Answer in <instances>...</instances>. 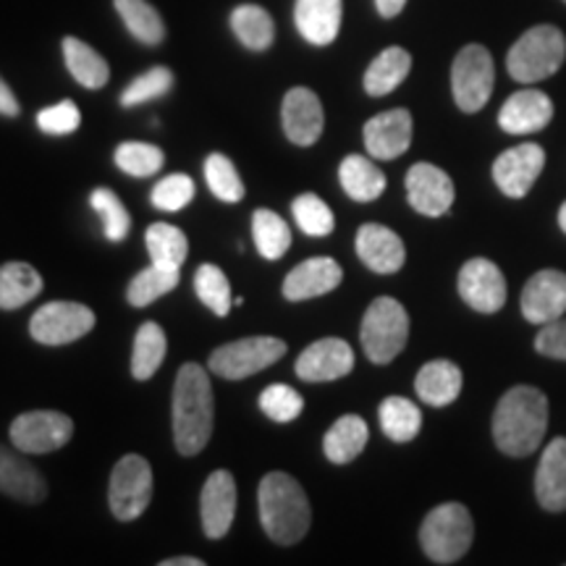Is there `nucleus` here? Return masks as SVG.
<instances>
[{
  "label": "nucleus",
  "instance_id": "1",
  "mask_svg": "<svg viewBox=\"0 0 566 566\" xmlns=\"http://www.w3.org/2000/svg\"><path fill=\"white\" fill-rule=\"evenodd\" d=\"M548 428V399L535 386H514L493 412V441L509 457H530Z\"/></svg>",
  "mask_w": 566,
  "mask_h": 566
},
{
  "label": "nucleus",
  "instance_id": "2",
  "mask_svg": "<svg viewBox=\"0 0 566 566\" xmlns=\"http://www.w3.org/2000/svg\"><path fill=\"white\" fill-rule=\"evenodd\" d=\"M216 420V399L208 373L187 363L174 386V443L184 457H195L208 446Z\"/></svg>",
  "mask_w": 566,
  "mask_h": 566
},
{
  "label": "nucleus",
  "instance_id": "3",
  "mask_svg": "<svg viewBox=\"0 0 566 566\" xmlns=\"http://www.w3.org/2000/svg\"><path fill=\"white\" fill-rule=\"evenodd\" d=\"M260 525L279 546H294L313 525L304 488L286 472H268L258 493Z\"/></svg>",
  "mask_w": 566,
  "mask_h": 566
},
{
  "label": "nucleus",
  "instance_id": "4",
  "mask_svg": "<svg viewBox=\"0 0 566 566\" xmlns=\"http://www.w3.org/2000/svg\"><path fill=\"white\" fill-rule=\"evenodd\" d=\"M566 59V38L551 24H537L527 30L506 55V69L512 80L535 84L554 76Z\"/></svg>",
  "mask_w": 566,
  "mask_h": 566
},
{
  "label": "nucleus",
  "instance_id": "5",
  "mask_svg": "<svg viewBox=\"0 0 566 566\" xmlns=\"http://www.w3.org/2000/svg\"><path fill=\"white\" fill-rule=\"evenodd\" d=\"M475 525L462 504H441L424 516L420 527V546L424 556L436 564H454L472 546Z\"/></svg>",
  "mask_w": 566,
  "mask_h": 566
},
{
  "label": "nucleus",
  "instance_id": "6",
  "mask_svg": "<svg viewBox=\"0 0 566 566\" xmlns=\"http://www.w3.org/2000/svg\"><path fill=\"white\" fill-rule=\"evenodd\" d=\"M367 359L375 365H388L405 352L409 338V315L405 304L391 296H378L363 317L359 328Z\"/></svg>",
  "mask_w": 566,
  "mask_h": 566
},
{
  "label": "nucleus",
  "instance_id": "7",
  "mask_svg": "<svg viewBox=\"0 0 566 566\" xmlns=\"http://www.w3.org/2000/svg\"><path fill=\"white\" fill-rule=\"evenodd\" d=\"M286 342L273 336L239 338V342L218 346V349L210 354L208 367L226 380H244L250 378V375L263 373L271 365L279 363L283 354H286Z\"/></svg>",
  "mask_w": 566,
  "mask_h": 566
},
{
  "label": "nucleus",
  "instance_id": "8",
  "mask_svg": "<svg viewBox=\"0 0 566 566\" xmlns=\"http://www.w3.org/2000/svg\"><path fill=\"white\" fill-rule=\"evenodd\" d=\"M153 499V467L145 457L126 454L111 472L108 504L116 520L132 522L145 514Z\"/></svg>",
  "mask_w": 566,
  "mask_h": 566
},
{
  "label": "nucleus",
  "instance_id": "9",
  "mask_svg": "<svg viewBox=\"0 0 566 566\" xmlns=\"http://www.w3.org/2000/svg\"><path fill=\"white\" fill-rule=\"evenodd\" d=\"M495 84V66L483 45H467L459 51L451 66V90L454 101L464 113H478L491 101Z\"/></svg>",
  "mask_w": 566,
  "mask_h": 566
},
{
  "label": "nucleus",
  "instance_id": "10",
  "mask_svg": "<svg viewBox=\"0 0 566 566\" xmlns=\"http://www.w3.org/2000/svg\"><path fill=\"white\" fill-rule=\"evenodd\" d=\"M95 328V313L80 302H48L30 321V336L42 346H63Z\"/></svg>",
  "mask_w": 566,
  "mask_h": 566
},
{
  "label": "nucleus",
  "instance_id": "11",
  "mask_svg": "<svg viewBox=\"0 0 566 566\" xmlns=\"http://www.w3.org/2000/svg\"><path fill=\"white\" fill-rule=\"evenodd\" d=\"M11 443L13 449L24 454H51L63 449L74 436V422L69 415L51 412V409H38V412H24L11 422Z\"/></svg>",
  "mask_w": 566,
  "mask_h": 566
},
{
  "label": "nucleus",
  "instance_id": "12",
  "mask_svg": "<svg viewBox=\"0 0 566 566\" xmlns=\"http://www.w3.org/2000/svg\"><path fill=\"white\" fill-rule=\"evenodd\" d=\"M546 168V150L535 142H522V145L512 147V150L501 153L493 163V179L495 187L501 189L512 200L525 197L537 176Z\"/></svg>",
  "mask_w": 566,
  "mask_h": 566
},
{
  "label": "nucleus",
  "instance_id": "13",
  "mask_svg": "<svg viewBox=\"0 0 566 566\" xmlns=\"http://www.w3.org/2000/svg\"><path fill=\"white\" fill-rule=\"evenodd\" d=\"M459 296L478 313H499L506 304V279L501 268L485 258L464 263L459 271Z\"/></svg>",
  "mask_w": 566,
  "mask_h": 566
},
{
  "label": "nucleus",
  "instance_id": "14",
  "mask_svg": "<svg viewBox=\"0 0 566 566\" xmlns=\"http://www.w3.org/2000/svg\"><path fill=\"white\" fill-rule=\"evenodd\" d=\"M454 181L433 163H415L407 174L409 205L428 218H441L454 205Z\"/></svg>",
  "mask_w": 566,
  "mask_h": 566
},
{
  "label": "nucleus",
  "instance_id": "15",
  "mask_svg": "<svg viewBox=\"0 0 566 566\" xmlns=\"http://www.w3.org/2000/svg\"><path fill=\"white\" fill-rule=\"evenodd\" d=\"M294 370L307 384H331L354 370V352L344 338H321L300 354Z\"/></svg>",
  "mask_w": 566,
  "mask_h": 566
},
{
  "label": "nucleus",
  "instance_id": "16",
  "mask_svg": "<svg viewBox=\"0 0 566 566\" xmlns=\"http://www.w3.org/2000/svg\"><path fill=\"white\" fill-rule=\"evenodd\" d=\"M522 315L535 325L562 321L566 313V273L541 271L527 281L522 292Z\"/></svg>",
  "mask_w": 566,
  "mask_h": 566
},
{
  "label": "nucleus",
  "instance_id": "17",
  "mask_svg": "<svg viewBox=\"0 0 566 566\" xmlns=\"http://www.w3.org/2000/svg\"><path fill=\"white\" fill-rule=\"evenodd\" d=\"M202 530L210 541L229 533L237 516V480L229 470H216L202 485L200 493Z\"/></svg>",
  "mask_w": 566,
  "mask_h": 566
},
{
  "label": "nucleus",
  "instance_id": "18",
  "mask_svg": "<svg viewBox=\"0 0 566 566\" xmlns=\"http://www.w3.org/2000/svg\"><path fill=\"white\" fill-rule=\"evenodd\" d=\"M412 116L405 108H394L370 118L365 124V147L370 158L394 160L412 145Z\"/></svg>",
  "mask_w": 566,
  "mask_h": 566
},
{
  "label": "nucleus",
  "instance_id": "19",
  "mask_svg": "<svg viewBox=\"0 0 566 566\" xmlns=\"http://www.w3.org/2000/svg\"><path fill=\"white\" fill-rule=\"evenodd\" d=\"M281 122L286 137L300 147H310L321 139L323 134V105L317 95L307 87H294L286 92L281 108Z\"/></svg>",
  "mask_w": 566,
  "mask_h": 566
},
{
  "label": "nucleus",
  "instance_id": "20",
  "mask_svg": "<svg viewBox=\"0 0 566 566\" xmlns=\"http://www.w3.org/2000/svg\"><path fill=\"white\" fill-rule=\"evenodd\" d=\"M354 247H357L359 260L370 268V271L388 275L401 271L407 260V250L401 237L391 229L380 223H365L363 229L357 231V239H354Z\"/></svg>",
  "mask_w": 566,
  "mask_h": 566
},
{
  "label": "nucleus",
  "instance_id": "21",
  "mask_svg": "<svg viewBox=\"0 0 566 566\" xmlns=\"http://www.w3.org/2000/svg\"><path fill=\"white\" fill-rule=\"evenodd\" d=\"M344 279L342 265L334 258L304 260L283 279V296L289 302H307L338 289Z\"/></svg>",
  "mask_w": 566,
  "mask_h": 566
},
{
  "label": "nucleus",
  "instance_id": "22",
  "mask_svg": "<svg viewBox=\"0 0 566 566\" xmlns=\"http://www.w3.org/2000/svg\"><path fill=\"white\" fill-rule=\"evenodd\" d=\"M554 118V103L541 90H520L504 103L499 113V126L506 134L543 132Z\"/></svg>",
  "mask_w": 566,
  "mask_h": 566
},
{
  "label": "nucleus",
  "instance_id": "23",
  "mask_svg": "<svg viewBox=\"0 0 566 566\" xmlns=\"http://www.w3.org/2000/svg\"><path fill=\"white\" fill-rule=\"evenodd\" d=\"M0 493L17 499L21 504H40L48 495V483L40 470L27 462L17 451L0 443Z\"/></svg>",
  "mask_w": 566,
  "mask_h": 566
},
{
  "label": "nucleus",
  "instance_id": "24",
  "mask_svg": "<svg viewBox=\"0 0 566 566\" xmlns=\"http://www.w3.org/2000/svg\"><path fill=\"white\" fill-rule=\"evenodd\" d=\"M535 495L546 512H566V438H554L543 449L535 475Z\"/></svg>",
  "mask_w": 566,
  "mask_h": 566
},
{
  "label": "nucleus",
  "instance_id": "25",
  "mask_svg": "<svg viewBox=\"0 0 566 566\" xmlns=\"http://www.w3.org/2000/svg\"><path fill=\"white\" fill-rule=\"evenodd\" d=\"M296 30L317 48L331 45L342 30V0H296Z\"/></svg>",
  "mask_w": 566,
  "mask_h": 566
},
{
  "label": "nucleus",
  "instance_id": "26",
  "mask_svg": "<svg viewBox=\"0 0 566 566\" xmlns=\"http://www.w3.org/2000/svg\"><path fill=\"white\" fill-rule=\"evenodd\" d=\"M462 370L449 359H433V363L422 365V370L415 378L417 396L430 407L454 405L462 394Z\"/></svg>",
  "mask_w": 566,
  "mask_h": 566
},
{
  "label": "nucleus",
  "instance_id": "27",
  "mask_svg": "<svg viewBox=\"0 0 566 566\" xmlns=\"http://www.w3.org/2000/svg\"><path fill=\"white\" fill-rule=\"evenodd\" d=\"M338 181L357 202H373L386 192V174L365 155H346L338 166Z\"/></svg>",
  "mask_w": 566,
  "mask_h": 566
},
{
  "label": "nucleus",
  "instance_id": "28",
  "mask_svg": "<svg viewBox=\"0 0 566 566\" xmlns=\"http://www.w3.org/2000/svg\"><path fill=\"white\" fill-rule=\"evenodd\" d=\"M367 438V422L359 415H344L334 422V428L328 430L323 438V451L325 457L334 464H349L365 451Z\"/></svg>",
  "mask_w": 566,
  "mask_h": 566
},
{
  "label": "nucleus",
  "instance_id": "29",
  "mask_svg": "<svg viewBox=\"0 0 566 566\" xmlns=\"http://www.w3.org/2000/svg\"><path fill=\"white\" fill-rule=\"evenodd\" d=\"M412 71V55L405 48H386L365 71V92L373 97H384L394 92Z\"/></svg>",
  "mask_w": 566,
  "mask_h": 566
},
{
  "label": "nucleus",
  "instance_id": "30",
  "mask_svg": "<svg viewBox=\"0 0 566 566\" xmlns=\"http://www.w3.org/2000/svg\"><path fill=\"white\" fill-rule=\"evenodd\" d=\"M42 292V275L30 263L11 260L0 265V310H19Z\"/></svg>",
  "mask_w": 566,
  "mask_h": 566
},
{
  "label": "nucleus",
  "instance_id": "31",
  "mask_svg": "<svg viewBox=\"0 0 566 566\" xmlns=\"http://www.w3.org/2000/svg\"><path fill=\"white\" fill-rule=\"evenodd\" d=\"M63 59H66L69 74L74 76L82 87L101 90L108 84V80H111L108 61H105L97 51H92L87 42H82L76 38L63 40Z\"/></svg>",
  "mask_w": 566,
  "mask_h": 566
},
{
  "label": "nucleus",
  "instance_id": "32",
  "mask_svg": "<svg viewBox=\"0 0 566 566\" xmlns=\"http://www.w3.org/2000/svg\"><path fill=\"white\" fill-rule=\"evenodd\" d=\"M166 331L158 323L147 321L139 325L137 336H134V352H132V375L137 380H150L158 367L166 359Z\"/></svg>",
  "mask_w": 566,
  "mask_h": 566
},
{
  "label": "nucleus",
  "instance_id": "33",
  "mask_svg": "<svg viewBox=\"0 0 566 566\" xmlns=\"http://www.w3.org/2000/svg\"><path fill=\"white\" fill-rule=\"evenodd\" d=\"M231 30L244 48H250V51H258V53L268 51V48L273 45V38H275V27H273L271 13H268L265 9H260V6H252V3L233 9Z\"/></svg>",
  "mask_w": 566,
  "mask_h": 566
},
{
  "label": "nucleus",
  "instance_id": "34",
  "mask_svg": "<svg viewBox=\"0 0 566 566\" xmlns=\"http://www.w3.org/2000/svg\"><path fill=\"white\" fill-rule=\"evenodd\" d=\"M378 417L384 433L396 443L415 441L422 428V412L417 409V405L405 399V396H388V399H384V405L378 409Z\"/></svg>",
  "mask_w": 566,
  "mask_h": 566
},
{
  "label": "nucleus",
  "instance_id": "35",
  "mask_svg": "<svg viewBox=\"0 0 566 566\" xmlns=\"http://www.w3.org/2000/svg\"><path fill=\"white\" fill-rule=\"evenodd\" d=\"M145 242L155 265L181 271L184 260H187V252H189L187 233L181 229H176L171 223H153L145 233Z\"/></svg>",
  "mask_w": 566,
  "mask_h": 566
},
{
  "label": "nucleus",
  "instance_id": "36",
  "mask_svg": "<svg viewBox=\"0 0 566 566\" xmlns=\"http://www.w3.org/2000/svg\"><path fill=\"white\" fill-rule=\"evenodd\" d=\"M252 239L265 260H281L292 247V229L279 212L260 208L252 216Z\"/></svg>",
  "mask_w": 566,
  "mask_h": 566
},
{
  "label": "nucleus",
  "instance_id": "37",
  "mask_svg": "<svg viewBox=\"0 0 566 566\" xmlns=\"http://www.w3.org/2000/svg\"><path fill=\"white\" fill-rule=\"evenodd\" d=\"M116 3L118 17L124 19L126 30L145 45H160L166 38V27H163L160 13L153 9L147 0H113Z\"/></svg>",
  "mask_w": 566,
  "mask_h": 566
},
{
  "label": "nucleus",
  "instance_id": "38",
  "mask_svg": "<svg viewBox=\"0 0 566 566\" xmlns=\"http://www.w3.org/2000/svg\"><path fill=\"white\" fill-rule=\"evenodd\" d=\"M181 271H171V268L150 265L145 271L137 273L126 289V300H129L132 307H147L155 300H160L163 294L174 292L176 283H179Z\"/></svg>",
  "mask_w": 566,
  "mask_h": 566
},
{
  "label": "nucleus",
  "instance_id": "39",
  "mask_svg": "<svg viewBox=\"0 0 566 566\" xmlns=\"http://www.w3.org/2000/svg\"><path fill=\"white\" fill-rule=\"evenodd\" d=\"M195 292L212 315L226 317L231 313V283L218 265L202 263L195 273Z\"/></svg>",
  "mask_w": 566,
  "mask_h": 566
},
{
  "label": "nucleus",
  "instance_id": "40",
  "mask_svg": "<svg viewBox=\"0 0 566 566\" xmlns=\"http://www.w3.org/2000/svg\"><path fill=\"white\" fill-rule=\"evenodd\" d=\"M166 155L160 147L147 145V142H124L116 150V166L122 168L126 176L134 179H147V176L160 174Z\"/></svg>",
  "mask_w": 566,
  "mask_h": 566
},
{
  "label": "nucleus",
  "instance_id": "41",
  "mask_svg": "<svg viewBox=\"0 0 566 566\" xmlns=\"http://www.w3.org/2000/svg\"><path fill=\"white\" fill-rule=\"evenodd\" d=\"M205 181H208L210 192L223 202H239L244 200V181L239 179L237 166L221 153H212L205 160Z\"/></svg>",
  "mask_w": 566,
  "mask_h": 566
},
{
  "label": "nucleus",
  "instance_id": "42",
  "mask_svg": "<svg viewBox=\"0 0 566 566\" xmlns=\"http://www.w3.org/2000/svg\"><path fill=\"white\" fill-rule=\"evenodd\" d=\"M92 208L97 210V216L103 218V233L108 242H124L126 237H129V229H132V218H129V210L124 208V202L118 200L116 192H111V189H95L90 197Z\"/></svg>",
  "mask_w": 566,
  "mask_h": 566
},
{
  "label": "nucleus",
  "instance_id": "43",
  "mask_svg": "<svg viewBox=\"0 0 566 566\" xmlns=\"http://www.w3.org/2000/svg\"><path fill=\"white\" fill-rule=\"evenodd\" d=\"M294 221L300 229L307 233V237H328L336 229V218L334 210L325 205L317 195H300L292 205Z\"/></svg>",
  "mask_w": 566,
  "mask_h": 566
},
{
  "label": "nucleus",
  "instance_id": "44",
  "mask_svg": "<svg viewBox=\"0 0 566 566\" xmlns=\"http://www.w3.org/2000/svg\"><path fill=\"white\" fill-rule=\"evenodd\" d=\"M171 87H174L171 69L155 66L150 71H145V74H139L137 80H134L129 87L124 90L122 105H124V108H134V105L158 101V97L168 95V90H171Z\"/></svg>",
  "mask_w": 566,
  "mask_h": 566
},
{
  "label": "nucleus",
  "instance_id": "45",
  "mask_svg": "<svg viewBox=\"0 0 566 566\" xmlns=\"http://www.w3.org/2000/svg\"><path fill=\"white\" fill-rule=\"evenodd\" d=\"M260 409H263L265 417H271L273 422H292L302 415L304 399L292 386L273 384L260 394Z\"/></svg>",
  "mask_w": 566,
  "mask_h": 566
},
{
  "label": "nucleus",
  "instance_id": "46",
  "mask_svg": "<svg viewBox=\"0 0 566 566\" xmlns=\"http://www.w3.org/2000/svg\"><path fill=\"white\" fill-rule=\"evenodd\" d=\"M195 200V181L187 174H171L153 189V205L158 210L179 212Z\"/></svg>",
  "mask_w": 566,
  "mask_h": 566
},
{
  "label": "nucleus",
  "instance_id": "47",
  "mask_svg": "<svg viewBox=\"0 0 566 566\" xmlns=\"http://www.w3.org/2000/svg\"><path fill=\"white\" fill-rule=\"evenodd\" d=\"M82 124V113L76 108V103L63 101L51 108H42L38 113V126L42 134H51V137H66V134L76 132Z\"/></svg>",
  "mask_w": 566,
  "mask_h": 566
},
{
  "label": "nucleus",
  "instance_id": "48",
  "mask_svg": "<svg viewBox=\"0 0 566 566\" xmlns=\"http://www.w3.org/2000/svg\"><path fill=\"white\" fill-rule=\"evenodd\" d=\"M535 349L543 354V357L551 359H566V321H554L543 325L541 334L535 338Z\"/></svg>",
  "mask_w": 566,
  "mask_h": 566
},
{
  "label": "nucleus",
  "instance_id": "49",
  "mask_svg": "<svg viewBox=\"0 0 566 566\" xmlns=\"http://www.w3.org/2000/svg\"><path fill=\"white\" fill-rule=\"evenodd\" d=\"M0 116H19V101L17 95H13L9 84H6L3 80H0Z\"/></svg>",
  "mask_w": 566,
  "mask_h": 566
},
{
  "label": "nucleus",
  "instance_id": "50",
  "mask_svg": "<svg viewBox=\"0 0 566 566\" xmlns=\"http://www.w3.org/2000/svg\"><path fill=\"white\" fill-rule=\"evenodd\" d=\"M407 0H375V9H378V13L384 19H394L399 17L401 11H405Z\"/></svg>",
  "mask_w": 566,
  "mask_h": 566
},
{
  "label": "nucleus",
  "instance_id": "51",
  "mask_svg": "<svg viewBox=\"0 0 566 566\" xmlns=\"http://www.w3.org/2000/svg\"><path fill=\"white\" fill-rule=\"evenodd\" d=\"M163 566H205V562L195 556H176V558H166Z\"/></svg>",
  "mask_w": 566,
  "mask_h": 566
},
{
  "label": "nucleus",
  "instance_id": "52",
  "mask_svg": "<svg viewBox=\"0 0 566 566\" xmlns=\"http://www.w3.org/2000/svg\"><path fill=\"white\" fill-rule=\"evenodd\" d=\"M558 226H562V231L566 233V202L562 205V210H558Z\"/></svg>",
  "mask_w": 566,
  "mask_h": 566
},
{
  "label": "nucleus",
  "instance_id": "53",
  "mask_svg": "<svg viewBox=\"0 0 566 566\" xmlns=\"http://www.w3.org/2000/svg\"><path fill=\"white\" fill-rule=\"evenodd\" d=\"M564 3H566V0H564Z\"/></svg>",
  "mask_w": 566,
  "mask_h": 566
}]
</instances>
